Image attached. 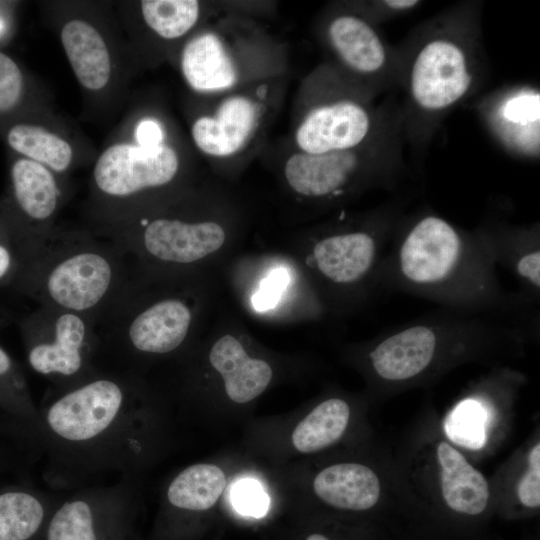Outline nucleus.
I'll use <instances>...</instances> for the list:
<instances>
[{
  "label": "nucleus",
  "instance_id": "obj_1",
  "mask_svg": "<svg viewBox=\"0 0 540 540\" xmlns=\"http://www.w3.org/2000/svg\"><path fill=\"white\" fill-rule=\"evenodd\" d=\"M161 416L132 371L100 368L55 389L32 427L52 489H79L110 475L135 479L158 448Z\"/></svg>",
  "mask_w": 540,
  "mask_h": 540
},
{
  "label": "nucleus",
  "instance_id": "obj_2",
  "mask_svg": "<svg viewBox=\"0 0 540 540\" xmlns=\"http://www.w3.org/2000/svg\"><path fill=\"white\" fill-rule=\"evenodd\" d=\"M479 234L429 207L400 217L381 265L378 288L442 308L538 321V306L501 284Z\"/></svg>",
  "mask_w": 540,
  "mask_h": 540
},
{
  "label": "nucleus",
  "instance_id": "obj_3",
  "mask_svg": "<svg viewBox=\"0 0 540 540\" xmlns=\"http://www.w3.org/2000/svg\"><path fill=\"white\" fill-rule=\"evenodd\" d=\"M479 2L454 5L414 27L397 48L404 142L423 152L442 121L483 84L487 60Z\"/></svg>",
  "mask_w": 540,
  "mask_h": 540
},
{
  "label": "nucleus",
  "instance_id": "obj_4",
  "mask_svg": "<svg viewBox=\"0 0 540 540\" xmlns=\"http://www.w3.org/2000/svg\"><path fill=\"white\" fill-rule=\"evenodd\" d=\"M526 322L495 313L475 314L438 308L394 326L375 341L368 361L385 383H407L434 369L445 356L520 344Z\"/></svg>",
  "mask_w": 540,
  "mask_h": 540
},
{
  "label": "nucleus",
  "instance_id": "obj_5",
  "mask_svg": "<svg viewBox=\"0 0 540 540\" xmlns=\"http://www.w3.org/2000/svg\"><path fill=\"white\" fill-rule=\"evenodd\" d=\"M126 279V254L116 243L51 235L18 280L40 305L96 321Z\"/></svg>",
  "mask_w": 540,
  "mask_h": 540
},
{
  "label": "nucleus",
  "instance_id": "obj_6",
  "mask_svg": "<svg viewBox=\"0 0 540 540\" xmlns=\"http://www.w3.org/2000/svg\"><path fill=\"white\" fill-rule=\"evenodd\" d=\"M376 96L333 66L320 69L310 103L294 132L296 150L320 154L403 137L399 104Z\"/></svg>",
  "mask_w": 540,
  "mask_h": 540
},
{
  "label": "nucleus",
  "instance_id": "obj_7",
  "mask_svg": "<svg viewBox=\"0 0 540 540\" xmlns=\"http://www.w3.org/2000/svg\"><path fill=\"white\" fill-rule=\"evenodd\" d=\"M404 138L398 136L357 149L310 154L296 150L284 165L288 185L298 195L336 200L368 189H394L407 173Z\"/></svg>",
  "mask_w": 540,
  "mask_h": 540
},
{
  "label": "nucleus",
  "instance_id": "obj_8",
  "mask_svg": "<svg viewBox=\"0 0 540 540\" xmlns=\"http://www.w3.org/2000/svg\"><path fill=\"white\" fill-rule=\"evenodd\" d=\"M30 368L61 389L88 378L100 345L95 321L85 315L40 305L22 324Z\"/></svg>",
  "mask_w": 540,
  "mask_h": 540
},
{
  "label": "nucleus",
  "instance_id": "obj_9",
  "mask_svg": "<svg viewBox=\"0 0 540 540\" xmlns=\"http://www.w3.org/2000/svg\"><path fill=\"white\" fill-rule=\"evenodd\" d=\"M405 208V199L389 200L370 211L362 226L320 238L311 253L318 273L334 286L378 287L382 262Z\"/></svg>",
  "mask_w": 540,
  "mask_h": 540
},
{
  "label": "nucleus",
  "instance_id": "obj_10",
  "mask_svg": "<svg viewBox=\"0 0 540 540\" xmlns=\"http://www.w3.org/2000/svg\"><path fill=\"white\" fill-rule=\"evenodd\" d=\"M137 517L135 479L91 485L62 495L42 540H135Z\"/></svg>",
  "mask_w": 540,
  "mask_h": 540
},
{
  "label": "nucleus",
  "instance_id": "obj_11",
  "mask_svg": "<svg viewBox=\"0 0 540 540\" xmlns=\"http://www.w3.org/2000/svg\"><path fill=\"white\" fill-rule=\"evenodd\" d=\"M324 42L336 68L376 97L398 90L400 57L377 26L346 4L323 24Z\"/></svg>",
  "mask_w": 540,
  "mask_h": 540
},
{
  "label": "nucleus",
  "instance_id": "obj_12",
  "mask_svg": "<svg viewBox=\"0 0 540 540\" xmlns=\"http://www.w3.org/2000/svg\"><path fill=\"white\" fill-rule=\"evenodd\" d=\"M177 152L166 144L142 147L119 143L97 159L93 179L97 189L111 198H127L170 183L178 173Z\"/></svg>",
  "mask_w": 540,
  "mask_h": 540
},
{
  "label": "nucleus",
  "instance_id": "obj_13",
  "mask_svg": "<svg viewBox=\"0 0 540 540\" xmlns=\"http://www.w3.org/2000/svg\"><path fill=\"white\" fill-rule=\"evenodd\" d=\"M479 117L511 156L535 161L540 151V92L532 84L497 89L478 101Z\"/></svg>",
  "mask_w": 540,
  "mask_h": 540
},
{
  "label": "nucleus",
  "instance_id": "obj_14",
  "mask_svg": "<svg viewBox=\"0 0 540 540\" xmlns=\"http://www.w3.org/2000/svg\"><path fill=\"white\" fill-rule=\"evenodd\" d=\"M224 241V229L215 222L160 217L142 222L134 235L115 237L114 243L125 254L138 251L156 261L183 265L216 252Z\"/></svg>",
  "mask_w": 540,
  "mask_h": 540
},
{
  "label": "nucleus",
  "instance_id": "obj_15",
  "mask_svg": "<svg viewBox=\"0 0 540 540\" xmlns=\"http://www.w3.org/2000/svg\"><path fill=\"white\" fill-rule=\"evenodd\" d=\"M226 483L224 471L214 464L196 463L180 471L166 487L151 540H189L193 516L212 509Z\"/></svg>",
  "mask_w": 540,
  "mask_h": 540
},
{
  "label": "nucleus",
  "instance_id": "obj_16",
  "mask_svg": "<svg viewBox=\"0 0 540 540\" xmlns=\"http://www.w3.org/2000/svg\"><path fill=\"white\" fill-rule=\"evenodd\" d=\"M475 231L488 247L496 265L508 270L518 281V292L528 302L540 301V227L538 222L514 224L504 218L487 216Z\"/></svg>",
  "mask_w": 540,
  "mask_h": 540
},
{
  "label": "nucleus",
  "instance_id": "obj_17",
  "mask_svg": "<svg viewBox=\"0 0 540 540\" xmlns=\"http://www.w3.org/2000/svg\"><path fill=\"white\" fill-rule=\"evenodd\" d=\"M263 108L259 99L250 94L228 96L212 113L193 122L191 135L194 144L211 157L236 155L253 138L261 124Z\"/></svg>",
  "mask_w": 540,
  "mask_h": 540
},
{
  "label": "nucleus",
  "instance_id": "obj_18",
  "mask_svg": "<svg viewBox=\"0 0 540 540\" xmlns=\"http://www.w3.org/2000/svg\"><path fill=\"white\" fill-rule=\"evenodd\" d=\"M180 66L187 84L201 93L227 91L240 79V68L234 54L214 31L202 32L187 42Z\"/></svg>",
  "mask_w": 540,
  "mask_h": 540
},
{
  "label": "nucleus",
  "instance_id": "obj_19",
  "mask_svg": "<svg viewBox=\"0 0 540 540\" xmlns=\"http://www.w3.org/2000/svg\"><path fill=\"white\" fill-rule=\"evenodd\" d=\"M312 487L325 505L348 512L373 509L381 494L377 474L366 465L352 462L325 467L314 477Z\"/></svg>",
  "mask_w": 540,
  "mask_h": 540
},
{
  "label": "nucleus",
  "instance_id": "obj_20",
  "mask_svg": "<svg viewBox=\"0 0 540 540\" xmlns=\"http://www.w3.org/2000/svg\"><path fill=\"white\" fill-rule=\"evenodd\" d=\"M443 500L448 509L464 519H477L487 509L489 486L484 475L456 448L440 441L436 449Z\"/></svg>",
  "mask_w": 540,
  "mask_h": 540
},
{
  "label": "nucleus",
  "instance_id": "obj_21",
  "mask_svg": "<svg viewBox=\"0 0 540 540\" xmlns=\"http://www.w3.org/2000/svg\"><path fill=\"white\" fill-rule=\"evenodd\" d=\"M209 361L222 376L228 398L238 404L257 398L272 379L270 365L264 360L251 358L232 335H224L214 343Z\"/></svg>",
  "mask_w": 540,
  "mask_h": 540
},
{
  "label": "nucleus",
  "instance_id": "obj_22",
  "mask_svg": "<svg viewBox=\"0 0 540 540\" xmlns=\"http://www.w3.org/2000/svg\"><path fill=\"white\" fill-rule=\"evenodd\" d=\"M61 497L28 488L0 493V540H42Z\"/></svg>",
  "mask_w": 540,
  "mask_h": 540
},
{
  "label": "nucleus",
  "instance_id": "obj_23",
  "mask_svg": "<svg viewBox=\"0 0 540 540\" xmlns=\"http://www.w3.org/2000/svg\"><path fill=\"white\" fill-rule=\"evenodd\" d=\"M61 42L81 85L92 91L104 88L110 78L111 60L97 29L86 21L70 20L61 30Z\"/></svg>",
  "mask_w": 540,
  "mask_h": 540
},
{
  "label": "nucleus",
  "instance_id": "obj_24",
  "mask_svg": "<svg viewBox=\"0 0 540 540\" xmlns=\"http://www.w3.org/2000/svg\"><path fill=\"white\" fill-rule=\"evenodd\" d=\"M11 180L20 211L29 221L44 227L55 215L61 195L52 172L42 164L21 158L12 166Z\"/></svg>",
  "mask_w": 540,
  "mask_h": 540
},
{
  "label": "nucleus",
  "instance_id": "obj_25",
  "mask_svg": "<svg viewBox=\"0 0 540 540\" xmlns=\"http://www.w3.org/2000/svg\"><path fill=\"white\" fill-rule=\"evenodd\" d=\"M350 415L345 400H324L294 428L291 436L294 448L301 453H314L333 445L344 435Z\"/></svg>",
  "mask_w": 540,
  "mask_h": 540
},
{
  "label": "nucleus",
  "instance_id": "obj_26",
  "mask_svg": "<svg viewBox=\"0 0 540 540\" xmlns=\"http://www.w3.org/2000/svg\"><path fill=\"white\" fill-rule=\"evenodd\" d=\"M7 140L13 150L49 170L63 172L68 169L73 159L71 145L40 126L15 125L8 132Z\"/></svg>",
  "mask_w": 540,
  "mask_h": 540
},
{
  "label": "nucleus",
  "instance_id": "obj_27",
  "mask_svg": "<svg viewBox=\"0 0 540 540\" xmlns=\"http://www.w3.org/2000/svg\"><path fill=\"white\" fill-rule=\"evenodd\" d=\"M146 25L163 39L184 36L198 22L201 7L194 0H144L140 3Z\"/></svg>",
  "mask_w": 540,
  "mask_h": 540
},
{
  "label": "nucleus",
  "instance_id": "obj_28",
  "mask_svg": "<svg viewBox=\"0 0 540 540\" xmlns=\"http://www.w3.org/2000/svg\"><path fill=\"white\" fill-rule=\"evenodd\" d=\"M0 405L20 416L29 426L38 417L26 380L6 350L0 346Z\"/></svg>",
  "mask_w": 540,
  "mask_h": 540
},
{
  "label": "nucleus",
  "instance_id": "obj_29",
  "mask_svg": "<svg viewBox=\"0 0 540 540\" xmlns=\"http://www.w3.org/2000/svg\"><path fill=\"white\" fill-rule=\"evenodd\" d=\"M485 407L476 399L461 401L446 420L447 435L455 443L470 449L481 448L485 442Z\"/></svg>",
  "mask_w": 540,
  "mask_h": 540
},
{
  "label": "nucleus",
  "instance_id": "obj_30",
  "mask_svg": "<svg viewBox=\"0 0 540 540\" xmlns=\"http://www.w3.org/2000/svg\"><path fill=\"white\" fill-rule=\"evenodd\" d=\"M422 4L418 0H377L347 5L377 26L381 22L411 13Z\"/></svg>",
  "mask_w": 540,
  "mask_h": 540
},
{
  "label": "nucleus",
  "instance_id": "obj_31",
  "mask_svg": "<svg viewBox=\"0 0 540 540\" xmlns=\"http://www.w3.org/2000/svg\"><path fill=\"white\" fill-rule=\"evenodd\" d=\"M521 505L529 510L540 506V444L537 442L528 454V468L517 486Z\"/></svg>",
  "mask_w": 540,
  "mask_h": 540
},
{
  "label": "nucleus",
  "instance_id": "obj_32",
  "mask_svg": "<svg viewBox=\"0 0 540 540\" xmlns=\"http://www.w3.org/2000/svg\"><path fill=\"white\" fill-rule=\"evenodd\" d=\"M23 78L17 64L0 52V112L10 110L20 99Z\"/></svg>",
  "mask_w": 540,
  "mask_h": 540
},
{
  "label": "nucleus",
  "instance_id": "obj_33",
  "mask_svg": "<svg viewBox=\"0 0 540 540\" xmlns=\"http://www.w3.org/2000/svg\"><path fill=\"white\" fill-rule=\"evenodd\" d=\"M289 279L285 268H275L269 272L252 297L254 308L257 311H267L273 308L286 289Z\"/></svg>",
  "mask_w": 540,
  "mask_h": 540
},
{
  "label": "nucleus",
  "instance_id": "obj_34",
  "mask_svg": "<svg viewBox=\"0 0 540 540\" xmlns=\"http://www.w3.org/2000/svg\"><path fill=\"white\" fill-rule=\"evenodd\" d=\"M235 507L244 514L261 516L267 508V498L260 487L253 482H242L233 493Z\"/></svg>",
  "mask_w": 540,
  "mask_h": 540
},
{
  "label": "nucleus",
  "instance_id": "obj_35",
  "mask_svg": "<svg viewBox=\"0 0 540 540\" xmlns=\"http://www.w3.org/2000/svg\"><path fill=\"white\" fill-rule=\"evenodd\" d=\"M24 268L23 256L16 244L0 240V284L16 277Z\"/></svg>",
  "mask_w": 540,
  "mask_h": 540
},
{
  "label": "nucleus",
  "instance_id": "obj_36",
  "mask_svg": "<svg viewBox=\"0 0 540 540\" xmlns=\"http://www.w3.org/2000/svg\"><path fill=\"white\" fill-rule=\"evenodd\" d=\"M136 139L139 146L157 147L163 144L164 134L160 125L151 119L141 121L136 128Z\"/></svg>",
  "mask_w": 540,
  "mask_h": 540
},
{
  "label": "nucleus",
  "instance_id": "obj_37",
  "mask_svg": "<svg viewBox=\"0 0 540 540\" xmlns=\"http://www.w3.org/2000/svg\"><path fill=\"white\" fill-rule=\"evenodd\" d=\"M300 540H346L338 537V534L323 531L311 530L303 534Z\"/></svg>",
  "mask_w": 540,
  "mask_h": 540
},
{
  "label": "nucleus",
  "instance_id": "obj_38",
  "mask_svg": "<svg viewBox=\"0 0 540 540\" xmlns=\"http://www.w3.org/2000/svg\"><path fill=\"white\" fill-rule=\"evenodd\" d=\"M0 29H1V24H0Z\"/></svg>",
  "mask_w": 540,
  "mask_h": 540
}]
</instances>
